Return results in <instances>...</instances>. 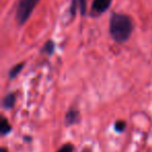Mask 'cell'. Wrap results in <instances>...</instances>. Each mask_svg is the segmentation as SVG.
<instances>
[{
    "mask_svg": "<svg viewBox=\"0 0 152 152\" xmlns=\"http://www.w3.org/2000/svg\"><path fill=\"white\" fill-rule=\"evenodd\" d=\"M74 147L72 144H65L64 146H61L56 152H73Z\"/></svg>",
    "mask_w": 152,
    "mask_h": 152,
    "instance_id": "cell-11",
    "label": "cell"
},
{
    "mask_svg": "<svg viewBox=\"0 0 152 152\" xmlns=\"http://www.w3.org/2000/svg\"><path fill=\"white\" fill-rule=\"evenodd\" d=\"M54 48H55V45L52 41H48L46 44L44 45L42 49H41V52L43 53H46L48 55H51L53 52H54Z\"/></svg>",
    "mask_w": 152,
    "mask_h": 152,
    "instance_id": "cell-9",
    "label": "cell"
},
{
    "mask_svg": "<svg viewBox=\"0 0 152 152\" xmlns=\"http://www.w3.org/2000/svg\"><path fill=\"white\" fill-rule=\"evenodd\" d=\"M16 103V95L14 93H9L5 95V97L2 99V107L4 110H9L15 106Z\"/></svg>",
    "mask_w": 152,
    "mask_h": 152,
    "instance_id": "cell-6",
    "label": "cell"
},
{
    "mask_svg": "<svg viewBox=\"0 0 152 152\" xmlns=\"http://www.w3.org/2000/svg\"><path fill=\"white\" fill-rule=\"evenodd\" d=\"M125 128H126V123H125L124 121L120 120L115 123V130H116L117 132H123V131L125 130Z\"/></svg>",
    "mask_w": 152,
    "mask_h": 152,
    "instance_id": "cell-10",
    "label": "cell"
},
{
    "mask_svg": "<svg viewBox=\"0 0 152 152\" xmlns=\"http://www.w3.org/2000/svg\"><path fill=\"white\" fill-rule=\"evenodd\" d=\"M0 152H9V151H7L5 148H1V149H0Z\"/></svg>",
    "mask_w": 152,
    "mask_h": 152,
    "instance_id": "cell-12",
    "label": "cell"
},
{
    "mask_svg": "<svg viewBox=\"0 0 152 152\" xmlns=\"http://www.w3.org/2000/svg\"><path fill=\"white\" fill-rule=\"evenodd\" d=\"M23 67H24V63H20V64H17V65L14 66V67L12 68V69L10 70V72H9V78L10 79L16 78V77L19 75L20 72L22 71Z\"/></svg>",
    "mask_w": 152,
    "mask_h": 152,
    "instance_id": "cell-8",
    "label": "cell"
},
{
    "mask_svg": "<svg viewBox=\"0 0 152 152\" xmlns=\"http://www.w3.org/2000/svg\"><path fill=\"white\" fill-rule=\"evenodd\" d=\"M80 12L81 16L86 15L87 11V0H72V3L70 5L69 13L71 17H74L76 15V12Z\"/></svg>",
    "mask_w": 152,
    "mask_h": 152,
    "instance_id": "cell-3",
    "label": "cell"
},
{
    "mask_svg": "<svg viewBox=\"0 0 152 152\" xmlns=\"http://www.w3.org/2000/svg\"><path fill=\"white\" fill-rule=\"evenodd\" d=\"M133 30L132 20L124 14L113 13L110 19V34L118 44H124L129 40Z\"/></svg>",
    "mask_w": 152,
    "mask_h": 152,
    "instance_id": "cell-1",
    "label": "cell"
},
{
    "mask_svg": "<svg viewBox=\"0 0 152 152\" xmlns=\"http://www.w3.org/2000/svg\"><path fill=\"white\" fill-rule=\"evenodd\" d=\"M39 1L40 0H19L16 11V20L19 25H23L27 22Z\"/></svg>",
    "mask_w": 152,
    "mask_h": 152,
    "instance_id": "cell-2",
    "label": "cell"
},
{
    "mask_svg": "<svg viewBox=\"0 0 152 152\" xmlns=\"http://www.w3.org/2000/svg\"><path fill=\"white\" fill-rule=\"evenodd\" d=\"M12 131V126L9 123V121L4 118V117H1V122H0V133L1 135H7L9 134Z\"/></svg>",
    "mask_w": 152,
    "mask_h": 152,
    "instance_id": "cell-7",
    "label": "cell"
},
{
    "mask_svg": "<svg viewBox=\"0 0 152 152\" xmlns=\"http://www.w3.org/2000/svg\"><path fill=\"white\" fill-rule=\"evenodd\" d=\"M110 3H112V0H94L92 10L97 14H103L110 9Z\"/></svg>",
    "mask_w": 152,
    "mask_h": 152,
    "instance_id": "cell-4",
    "label": "cell"
},
{
    "mask_svg": "<svg viewBox=\"0 0 152 152\" xmlns=\"http://www.w3.org/2000/svg\"><path fill=\"white\" fill-rule=\"evenodd\" d=\"M79 121V112L77 110H70L66 115V125L71 126Z\"/></svg>",
    "mask_w": 152,
    "mask_h": 152,
    "instance_id": "cell-5",
    "label": "cell"
}]
</instances>
